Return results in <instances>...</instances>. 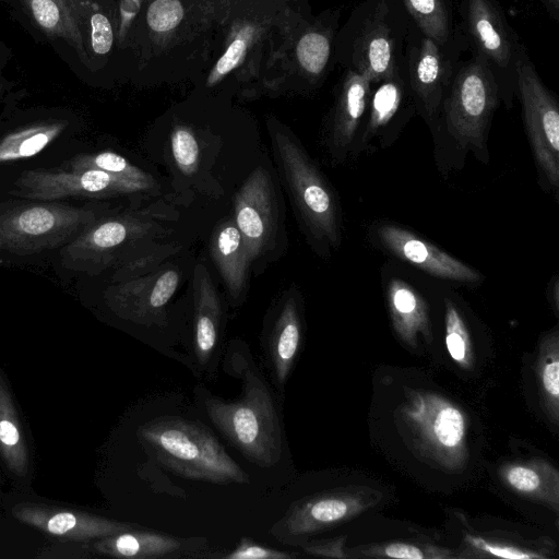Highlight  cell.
<instances>
[{"instance_id": "6da1fadb", "label": "cell", "mask_w": 559, "mask_h": 559, "mask_svg": "<svg viewBox=\"0 0 559 559\" xmlns=\"http://www.w3.org/2000/svg\"><path fill=\"white\" fill-rule=\"evenodd\" d=\"M270 138L278 174L308 240L322 254L337 249L342 219L332 186L294 134L274 124Z\"/></svg>"}, {"instance_id": "7a4b0ae2", "label": "cell", "mask_w": 559, "mask_h": 559, "mask_svg": "<svg viewBox=\"0 0 559 559\" xmlns=\"http://www.w3.org/2000/svg\"><path fill=\"white\" fill-rule=\"evenodd\" d=\"M409 27L401 0H361L336 34V61L379 82L400 67Z\"/></svg>"}, {"instance_id": "3957f363", "label": "cell", "mask_w": 559, "mask_h": 559, "mask_svg": "<svg viewBox=\"0 0 559 559\" xmlns=\"http://www.w3.org/2000/svg\"><path fill=\"white\" fill-rule=\"evenodd\" d=\"M241 395L231 401L204 399L206 414L218 431L253 464L275 465L282 456L283 440L278 413L263 377L248 360L238 367Z\"/></svg>"}, {"instance_id": "277c9868", "label": "cell", "mask_w": 559, "mask_h": 559, "mask_svg": "<svg viewBox=\"0 0 559 559\" xmlns=\"http://www.w3.org/2000/svg\"><path fill=\"white\" fill-rule=\"evenodd\" d=\"M138 436L163 466L185 478L222 485L249 481L214 435L199 423L159 417L142 425Z\"/></svg>"}, {"instance_id": "5b68a950", "label": "cell", "mask_w": 559, "mask_h": 559, "mask_svg": "<svg viewBox=\"0 0 559 559\" xmlns=\"http://www.w3.org/2000/svg\"><path fill=\"white\" fill-rule=\"evenodd\" d=\"M498 85L486 63L477 56L459 63L445 93L438 130L442 127L465 152L487 160L486 140L500 104Z\"/></svg>"}, {"instance_id": "8992f818", "label": "cell", "mask_w": 559, "mask_h": 559, "mask_svg": "<svg viewBox=\"0 0 559 559\" xmlns=\"http://www.w3.org/2000/svg\"><path fill=\"white\" fill-rule=\"evenodd\" d=\"M466 50L468 45L460 25L452 40L439 44L411 22L400 66L416 112L432 131L437 129L445 93Z\"/></svg>"}, {"instance_id": "52a82bcc", "label": "cell", "mask_w": 559, "mask_h": 559, "mask_svg": "<svg viewBox=\"0 0 559 559\" xmlns=\"http://www.w3.org/2000/svg\"><path fill=\"white\" fill-rule=\"evenodd\" d=\"M457 11L468 50L486 63L498 85L501 102L511 108L523 43L498 0H460Z\"/></svg>"}, {"instance_id": "ba28073f", "label": "cell", "mask_w": 559, "mask_h": 559, "mask_svg": "<svg viewBox=\"0 0 559 559\" xmlns=\"http://www.w3.org/2000/svg\"><path fill=\"white\" fill-rule=\"evenodd\" d=\"M98 219L95 210L59 203L14 206L0 215V250L26 255L67 245Z\"/></svg>"}, {"instance_id": "9c48e42d", "label": "cell", "mask_w": 559, "mask_h": 559, "mask_svg": "<svg viewBox=\"0 0 559 559\" xmlns=\"http://www.w3.org/2000/svg\"><path fill=\"white\" fill-rule=\"evenodd\" d=\"M520 99L538 178L557 193L559 188V103L540 79L524 44L516 66V92Z\"/></svg>"}, {"instance_id": "30bf717a", "label": "cell", "mask_w": 559, "mask_h": 559, "mask_svg": "<svg viewBox=\"0 0 559 559\" xmlns=\"http://www.w3.org/2000/svg\"><path fill=\"white\" fill-rule=\"evenodd\" d=\"M402 416L421 454L448 469L463 466L467 427L455 404L439 394L415 391L407 394Z\"/></svg>"}, {"instance_id": "8fae6325", "label": "cell", "mask_w": 559, "mask_h": 559, "mask_svg": "<svg viewBox=\"0 0 559 559\" xmlns=\"http://www.w3.org/2000/svg\"><path fill=\"white\" fill-rule=\"evenodd\" d=\"M382 493L364 486L318 492L294 502L271 534L283 544L297 545L308 536L343 524L381 500Z\"/></svg>"}, {"instance_id": "7c38bea8", "label": "cell", "mask_w": 559, "mask_h": 559, "mask_svg": "<svg viewBox=\"0 0 559 559\" xmlns=\"http://www.w3.org/2000/svg\"><path fill=\"white\" fill-rule=\"evenodd\" d=\"M233 218L252 266L273 260L283 227L275 187L264 167L255 168L236 193Z\"/></svg>"}, {"instance_id": "4fadbf2b", "label": "cell", "mask_w": 559, "mask_h": 559, "mask_svg": "<svg viewBox=\"0 0 559 559\" xmlns=\"http://www.w3.org/2000/svg\"><path fill=\"white\" fill-rule=\"evenodd\" d=\"M156 223L140 213L97 219L61 251L67 267L95 273L106 267L124 247L155 233Z\"/></svg>"}, {"instance_id": "5bb4252c", "label": "cell", "mask_w": 559, "mask_h": 559, "mask_svg": "<svg viewBox=\"0 0 559 559\" xmlns=\"http://www.w3.org/2000/svg\"><path fill=\"white\" fill-rule=\"evenodd\" d=\"M25 198L51 201L68 197L111 198L148 191L145 187L99 169L24 171L16 181Z\"/></svg>"}, {"instance_id": "9a60e30c", "label": "cell", "mask_w": 559, "mask_h": 559, "mask_svg": "<svg viewBox=\"0 0 559 559\" xmlns=\"http://www.w3.org/2000/svg\"><path fill=\"white\" fill-rule=\"evenodd\" d=\"M174 267L157 269L150 274L134 275L110 287L106 298L111 310L138 324L162 323L165 307L179 285Z\"/></svg>"}, {"instance_id": "2e32d148", "label": "cell", "mask_w": 559, "mask_h": 559, "mask_svg": "<svg viewBox=\"0 0 559 559\" xmlns=\"http://www.w3.org/2000/svg\"><path fill=\"white\" fill-rule=\"evenodd\" d=\"M416 112L401 66L388 78L370 84L364 123L354 143V152L364 151L372 140H393Z\"/></svg>"}, {"instance_id": "e0dca14e", "label": "cell", "mask_w": 559, "mask_h": 559, "mask_svg": "<svg viewBox=\"0 0 559 559\" xmlns=\"http://www.w3.org/2000/svg\"><path fill=\"white\" fill-rule=\"evenodd\" d=\"M11 514L45 534L76 542L98 539L138 527L132 523L35 502L16 503Z\"/></svg>"}, {"instance_id": "ac0fdd59", "label": "cell", "mask_w": 559, "mask_h": 559, "mask_svg": "<svg viewBox=\"0 0 559 559\" xmlns=\"http://www.w3.org/2000/svg\"><path fill=\"white\" fill-rule=\"evenodd\" d=\"M376 236L385 251L431 276L465 284L481 280L473 267L401 226L380 224Z\"/></svg>"}, {"instance_id": "d6986e66", "label": "cell", "mask_w": 559, "mask_h": 559, "mask_svg": "<svg viewBox=\"0 0 559 559\" xmlns=\"http://www.w3.org/2000/svg\"><path fill=\"white\" fill-rule=\"evenodd\" d=\"M370 81L362 74L345 70L340 80L328 124V146L335 162L352 153L365 120Z\"/></svg>"}, {"instance_id": "ffe728a7", "label": "cell", "mask_w": 559, "mask_h": 559, "mask_svg": "<svg viewBox=\"0 0 559 559\" xmlns=\"http://www.w3.org/2000/svg\"><path fill=\"white\" fill-rule=\"evenodd\" d=\"M0 460L10 478L29 486L33 457L28 430L10 383L0 368Z\"/></svg>"}, {"instance_id": "44dd1931", "label": "cell", "mask_w": 559, "mask_h": 559, "mask_svg": "<svg viewBox=\"0 0 559 559\" xmlns=\"http://www.w3.org/2000/svg\"><path fill=\"white\" fill-rule=\"evenodd\" d=\"M293 287L278 300L266 335V354L276 383L283 386L298 357L304 333L301 302Z\"/></svg>"}, {"instance_id": "7402d4cb", "label": "cell", "mask_w": 559, "mask_h": 559, "mask_svg": "<svg viewBox=\"0 0 559 559\" xmlns=\"http://www.w3.org/2000/svg\"><path fill=\"white\" fill-rule=\"evenodd\" d=\"M193 349L201 367H206L219 340L223 307L209 270L198 263L192 276Z\"/></svg>"}, {"instance_id": "603a6c76", "label": "cell", "mask_w": 559, "mask_h": 559, "mask_svg": "<svg viewBox=\"0 0 559 559\" xmlns=\"http://www.w3.org/2000/svg\"><path fill=\"white\" fill-rule=\"evenodd\" d=\"M210 250L230 298L235 304H240L246 295L252 263L233 217L215 227Z\"/></svg>"}, {"instance_id": "cb8c5ba5", "label": "cell", "mask_w": 559, "mask_h": 559, "mask_svg": "<svg viewBox=\"0 0 559 559\" xmlns=\"http://www.w3.org/2000/svg\"><path fill=\"white\" fill-rule=\"evenodd\" d=\"M386 302L392 326L399 338L416 348L418 336L432 340L429 306L425 298L407 282L391 278L386 285Z\"/></svg>"}, {"instance_id": "d4e9b609", "label": "cell", "mask_w": 559, "mask_h": 559, "mask_svg": "<svg viewBox=\"0 0 559 559\" xmlns=\"http://www.w3.org/2000/svg\"><path fill=\"white\" fill-rule=\"evenodd\" d=\"M499 476L506 487L516 495L558 513L559 473L552 464L542 459L507 462L500 466Z\"/></svg>"}, {"instance_id": "484cf974", "label": "cell", "mask_w": 559, "mask_h": 559, "mask_svg": "<svg viewBox=\"0 0 559 559\" xmlns=\"http://www.w3.org/2000/svg\"><path fill=\"white\" fill-rule=\"evenodd\" d=\"M33 21L50 37L62 38L85 59L80 0H23Z\"/></svg>"}, {"instance_id": "4316f807", "label": "cell", "mask_w": 559, "mask_h": 559, "mask_svg": "<svg viewBox=\"0 0 559 559\" xmlns=\"http://www.w3.org/2000/svg\"><path fill=\"white\" fill-rule=\"evenodd\" d=\"M180 546L181 542L173 536L133 528L96 539L93 549L109 557L152 559L179 551Z\"/></svg>"}, {"instance_id": "83f0119b", "label": "cell", "mask_w": 559, "mask_h": 559, "mask_svg": "<svg viewBox=\"0 0 559 559\" xmlns=\"http://www.w3.org/2000/svg\"><path fill=\"white\" fill-rule=\"evenodd\" d=\"M535 374L542 407L551 423L559 420V332L555 328L538 342Z\"/></svg>"}, {"instance_id": "f1b7e54d", "label": "cell", "mask_w": 559, "mask_h": 559, "mask_svg": "<svg viewBox=\"0 0 559 559\" xmlns=\"http://www.w3.org/2000/svg\"><path fill=\"white\" fill-rule=\"evenodd\" d=\"M337 19L338 15L333 14L318 27L302 34L297 41L296 57L309 80H320L335 55Z\"/></svg>"}, {"instance_id": "f546056e", "label": "cell", "mask_w": 559, "mask_h": 559, "mask_svg": "<svg viewBox=\"0 0 559 559\" xmlns=\"http://www.w3.org/2000/svg\"><path fill=\"white\" fill-rule=\"evenodd\" d=\"M550 545L540 542H523L515 537L466 533L463 539V558L498 557L508 559L549 558Z\"/></svg>"}, {"instance_id": "4dcf8cb0", "label": "cell", "mask_w": 559, "mask_h": 559, "mask_svg": "<svg viewBox=\"0 0 559 559\" xmlns=\"http://www.w3.org/2000/svg\"><path fill=\"white\" fill-rule=\"evenodd\" d=\"M411 22L439 44L454 38L459 24L454 20L451 0H401Z\"/></svg>"}, {"instance_id": "1f68e13d", "label": "cell", "mask_w": 559, "mask_h": 559, "mask_svg": "<svg viewBox=\"0 0 559 559\" xmlns=\"http://www.w3.org/2000/svg\"><path fill=\"white\" fill-rule=\"evenodd\" d=\"M63 120L38 122L14 130L0 140V164L28 158L41 152L67 128Z\"/></svg>"}, {"instance_id": "d6a6232c", "label": "cell", "mask_w": 559, "mask_h": 559, "mask_svg": "<svg viewBox=\"0 0 559 559\" xmlns=\"http://www.w3.org/2000/svg\"><path fill=\"white\" fill-rule=\"evenodd\" d=\"M70 167L71 169H99L140 183L148 191L156 188L155 180L147 173L132 165L121 155L109 151L78 155L70 160Z\"/></svg>"}, {"instance_id": "836d02e7", "label": "cell", "mask_w": 559, "mask_h": 559, "mask_svg": "<svg viewBox=\"0 0 559 559\" xmlns=\"http://www.w3.org/2000/svg\"><path fill=\"white\" fill-rule=\"evenodd\" d=\"M444 341L452 360L463 369H471L474 364L472 338L460 309L451 300L445 302Z\"/></svg>"}, {"instance_id": "e575fe53", "label": "cell", "mask_w": 559, "mask_h": 559, "mask_svg": "<svg viewBox=\"0 0 559 559\" xmlns=\"http://www.w3.org/2000/svg\"><path fill=\"white\" fill-rule=\"evenodd\" d=\"M358 551L366 557L374 558H400V559H448L459 558L452 549L405 540H393L389 543L361 546Z\"/></svg>"}, {"instance_id": "d590c367", "label": "cell", "mask_w": 559, "mask_h": 559, "mask_svg": "<svg viewBox=\"0 0 559 559\" xmlns=\"http://www.w3.org/2000/svg\"><path fill=\"white\" fill-rule=\"evenodd\" d=\"M255 28L252 25L242 26L225 53L218 59L207 78V85L217 84L225 75L236 69L246 57L247 50L254 37Z\"/></svg>"}, {"instance_id": "8d00e7d4", "label": "cell", "mask_w": 559, "mask_h": 559, "mask_svg": "<svg viewBox=\"0 0 559 559\" xmlns=\"http://www.w3.org/2000/svg\"><path fill=\"white\" fill-rule=\"evenodd\" d=\"M171 152L179 169L186 174H192L199 160V144L191 129L178 126L170 135Z\"/></svg>"}, {"instance_id": "74e56055", "label": "cell", "mask_w": 559, "mask_h": 559, "mask_svg": "<svg viewBox=\"0 0 559 559\" xmlns=\"http://www.w3.org/2000/svg\"><path fill=\"white\" fill-rule=\"evenodd\" d=\"M183 17V8L179 0H155L146 13L150 28L156 33H166L177 27Z\"/></svg>"}, {"instance_id": "f35d334b", "label": "cell", "mask_w": 559, "mask_h": 559, "mask_svg": "<svg viewBox=\"0 0 559 559\" xmlns=\"http://www.w3.org/2000/svg\"><path fill=\"white\" fill-rule=\"evenodd\" d=\"M296 555L264 547L252 539L242 537L237 547L225 556L226 559H290Z\"/></svg>"}, {"instance_id": "ab89813d", "label": "cell", "mask_w": 559, "mask_h": 559, "mask_svg": "<svg viewBox=\"0 0 559 559\" xmlns=\"http://www.w3.org/2000/svg\"><path fill=\"white\" fill-rule=\"evenodd\" d=\"M91 46L96 55H105L110 51L114 43L112 26L108 17L94 12L90 17Z\"/></svg>"}, {"instance_id": "60d3db41", "label": "cell", "mask_w": 559, "mask_h": 559, "mask_svg": "<svg viewBox=\"0 0 559 559\" xmlns=\"http://www.w3.org/2000/svg\"><path fill=\"white\" fill-rule=\"evenodd\" d=\"M345 537L338 536L334 538L316 540L307 543L302 546L306 554L318 557L330 558H348L349 555L344 549Z\"/></svg>"}, {"instance_id": "b9f144b4", "label": "cell", "mask_w": 559, "mask_h": 559, "mask_svg": "<svg viewBox=\"0 0 559 559\" xmlns=\"http://www.w3.org/2000/svg\"><path fill=\"white\" fill-rule=\"evenodd\" d=\"M142 0H121L119 5V27L118 38L120 41L124 39L132 21L136 16Z\"/></svg>"}, {"instance_id": "7bdbcfd3", "label": "cell", "mask_w": 559, "mask_h": 559, "mask_svg": "<svg viewBox=\"0 0 559 559\" xmlns=\"http://www.w3.org/2000/svg\"><path fill=\"white\" fill-rule=\"evenodd\" d=\"M547 298L548 301L555 311V313L558 316L559 310V281L558 276L555 275L552 280L549 282L547 287Z\"/></svg>"}, {"instance_id": "ee69618b", "label": "cell", "mask_w": 559, "mask_h": 559, "mask_svg": "<svg viewBox=\"0 0 559 559\" xmlns=\"http://www.w3.org/2000/svg\"><path fill=\"white\" fill-rule=\"evenodd\" d=\"M554 21H559V0H538Z\"/></svg>"}]
</instances>
